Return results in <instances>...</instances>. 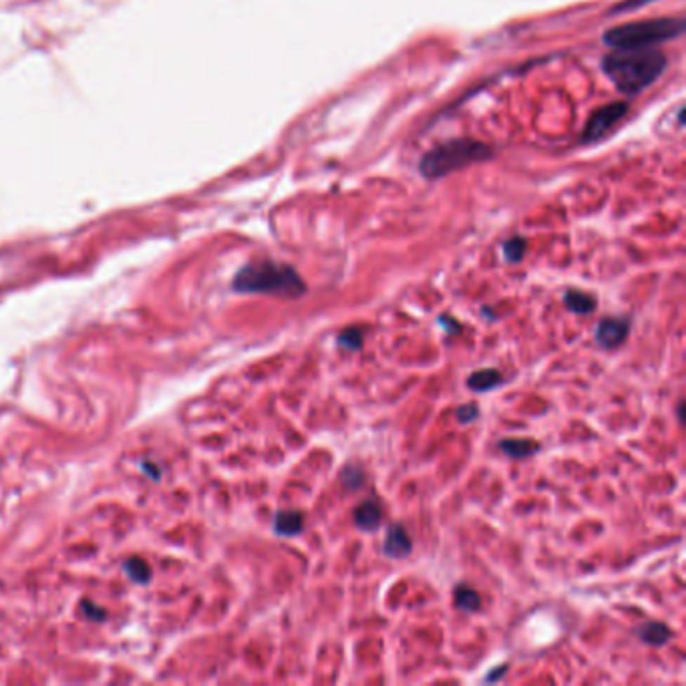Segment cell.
<instances>
[{
	"instance_id": "obj_1",
	"label": "cell",
	"mask_w": 686,
	"mask_h": 686,
	"mask_svg": "<svg viewBox=\"0 0 686 686\" xmlns=\"http://www.w3.org/2000/svg\"><path fill=\"white\" fill-rule=\"evenodd\" d=\"M604 73L610 77L616 89L624 95H636L650 87L666 69V57L654 46L646 48H616L602 60Z\"/></svg>"
},
{
	"instance_id": "obj_2",
	"label": "cell",
	"mask_w": 686,
	"mask_h": 686,
	"mask_svg": "<svg viewBox=\"0 0 686 686\" xmlns=\"http://www.w3.org/2000/svg\"><path fill=\"white\" fill-rule=\"evenodd\" d=\"M234 288L239 292L278 294L286 298H298L306 292V284L296 270L274 262H260V264L246 266L236 276Z\"/></svg>"
},
{
	"instance_id": "obj_3",
	"label": "cell",
	"mask_w": 686,
	"mask_h": 686,
	"mask_svg": "<svg viewBox=\"0 0 686 686\" xmlns=\"http://www.w3.org/2000/svg\"><path fill=\"white\" fill-rule=\"evenodd\" d=\"M685 30L682 18H650V20H638L614 27L604 34V43L612 48H646L657 46L664 41L676 39Z\"/></svg>"
},
{
	"instance_id": "obj_4",
	"label": "cell",
	"mask_w": 686,
	"mask_h": 686,
	"mask_svg": "<svg viewBox=\"0 0 686 686\" xmlns=\"http://www.w3.org/2000/svg\"><path fill=\"white\" fill-rule=\"evenodd\" d=\"M489 157L492 150L485 143L471 139H455L427 151L421 159V173L427 179H439L467 165L485 161Z\"/></svg>"
},
{
	"instance_id": "obj_5",
	"label": "cell",
	"mask_w": 686,
	"mask_h": 686,
	"mask_svg": "<svg viewBox=\"0 0 686 686\" xmlns=\"http://www.w3.org/2000/svg\"><path fill=\"white\" fill-rule=\"evenodd\" d=\"M628 105L626 103H610L602 109L594 111V115L588 119L586 123V129H583V141H598L602 139L604 135L610 131L612 127L622 119L626 115Z\"/></svg>"
},
{
	"instance_id": "obj_6",
	"label": "cell",
	"mask_w": 686,
	"mask_h": 686,
	"mask_svg": "<svg viewBox=\"0 0 686 686\" xmlns=\"http://www.w3.org/2000/svg\"><path fill=\"white\" fill-rule=\"evenodd\" d=\"M628 332H630V320L626 316H608L598 324L596 343L606 350H614L620 344L626 343Z\"/></svg>"
},
{
	"instance_id": "obj_7",
	"label": "cell",
	"mask_w": 686,
	"mask_h": 686,
	"mask_svg": "<svg viewBox=\"0 0 686 686\" xmlns=\"http://www.w3.org/2000/svg\"><path fill=\"white\" fill-rule=\"evenodd\" d=\"M411 550H413V541L407 534V529L399 523L390 525L387 537H385V543H383V553L388 558H395V560H403L411 553Z\"/></svg>"
},
{
	"instance_id": "obj_8",
	"label": "cell",
	"mask_w": 686,
	"mask_h": 686,
	"mask_svg": "<svg viewBox=\"0 0 686 686\" xmlns=\"http://www.w3.org/2000/svg\"><path fill=\"white\" fill-rule=\"evenodd\" d=\"M381 520H383V509H381L376 499H367L355 509V523L364 532L378 529Z\"/></svg>"
},
{
	"instance_id": "obj_9",
	"label": "cell",
	"mask_w": 686,
	"mask_h": 686,
	"mask_svg": "<svg viewBox=\"0 0 686 686\" xmlns=\"http://www.w3.org/2000/svg\"><path fill=\"white\" fill-rule=\"evenodd\" d=\"M634 636L648 646H664L672 638V630L662 622H646L634 630Z\"/></svg>"
},
{
	"instance_id": "obj_10",
	"label": "cell",
	"mask_w": 686,
	"mask_h": 686,
	"mask_svg": "<svg viewBox=\"0 0 686 686\" xmlns=\"http://www.w3.org/2000/svg\"><path fill=\"white\" fill-rule=\"evenodd\" d=\"M497 449L511 459H525V457L536 455L539 451V443L532 441V439H501L497 443Z\"/></svg>"
},
{
	"instance_id": "obj_11",
	"label": "cell",
	"mask_w": 686,
	"mask_h": 686,
	"mask_svg": "<svg viewBox=\"0 0 686 686\" xmlns=\"http://www.w3.org/2000/svg\"><path fill=\"white\" fill-rule=\"evenodd\" d=\"M501 383H503V374L497 369H481V371L469 374V378H467V387L473 393H487L492 388L499 387Z\"/></svg>"
},
{
	"instance_id": "obj_12",
	"label": "cell",
	"mask_w": 686,
	"mask_h": 686,
	"mask_svg": "<svg viewBox=\"0 0 686 686\" xmlns=\"http://www.w3.org/2000/svg\"><path fill=\"white\" fill-rule=\"evenodd\" d=\"M274 529L278 536H298L304 529V513L300 511H280L274 520Z\"/></svg>"
},
{
	"instance_id": "obj_13",
	"label": "cell",
	"mask_w": 686,
	"mask_h": 686,
	"mask_svg": "<svg viewBox=\"0 0 686 686\" xmlns=\"http://www.w3.org/2000/svg\"><path fill=\"white\" fill-rule=\"evenodd\" d=\"M564 304H566L569 312L580 314V316L592 314L598 306L596 298L592 294H588V292H582V290H567L564 294Z\"/></svg>"
},
{
	"instance_id": "obj_14",
	"label": "cell",
	"mask_w": 686,
	"mask_h": 686,
	"mask_svg": "<svg viewBox=\"0 0 686 686\" xmlns=\"http://www.w3.org/2000/svg\"><path fill=\"white\" fill-rule=\"evenodd\" d=\"M455 596V606L463 612H477L481 606V598L479 594L467 583H459L453 592Z\"/></svg>"
},
{
	"instance_id": "obj_15",
	"label": "cell",
	"mask_w": 686,
	"mask_h": 686,
	"mask_svg": "<svg viewBox=\"0 0 686 686\" xmlns=\"http://www.w3.org/2000/svg\"><path fill=\"white\" fill-rule=\"evenodd\" d=\"M341 483H343L344 489H348V492H358L364 485V471H362V467L355 465V463L344 465L343 471H341Z\"/></svg>"
},
{
	"instance_id": "obj_16",
	"label": "cell",
	"mask_w": 686,
	"mask_h": 686,
	"mask_svg": "<svg viewBox=\"0 0 686 686\" xmlns=\"http://www.w3.org/2000/svg\"><path fill=\"white\" fill-rule=\"evenodd\" d=\"M362 341H364L362 330L357 329V326L343 330V332L338 334V338H336L338 346H341V348H346V350H360Z\"/></svg>"
},
{
	"instance_id": "obj_17",
	"label": "cell",
	"mask_w": 686,
	"mask_h": 686,
	"mask_svg": "<svg viewBox=\"0 0 686 686\" xmlns=\"http://www.w3.org/2000/svg\"><path fill=\"white\" fill-rule=\"evenodd\" d=\"M503 256H506V260L511 262V264L522 262V258L525 256V239L513 238L506 242L503 244Z\"/></svg>"
},
{
	"instance_id": "obj_18",
	"label": "cell",
	"mask_w": 686,
	"mask_h": 686,
	"mask_svg": "<svg viewBox=\"0 0 686 686\" xmlns=\"http://www.w3.org/2000/svg\"><path fill=\"white\" fill-rule=\"evenodd\" d=\"M477 417H479V407L475 403L463 404V407H459V409H457V421H459V423H463V425H469V423H473V421H475Z\"/></svg>"
},
{
	"instance_id": "obj_19",
	"label": "cell",
	"mask_w": 686,
	"mask_h": 686,
	"mask_svg": "<svg viewBox=\"0 0 686 686\" xmlns=\"http://www.w3.org/2000/svg\"><path fill=\"white\" fill-rule=\"evenodd\" d=\"M439 322H441L443 326H447V330H445V332H449V334H459V332H461V329H463L461 324H459V322H455V320H453L449 314H441V316H439Z\"/></svg>"
},
{
	"instance_id": "obj_20",
	"label": "cell",
	"mask_w": 686,
	"mask_h": 686,
	"mask_svg": "<svg viewBox=\"0 0 686 686\" xmlns=\"http://www.w3.org/2000/svg\"><path fill=\"white\" fill-rule=\"evenodd\" d=\"M506 668H508V666L503 664V666H499V668H495V671H492V672H489V674H487V676H485V678H483V682H492V680H499V678H501V676L506 674Z\"/></svg>"
}]
</instances>
